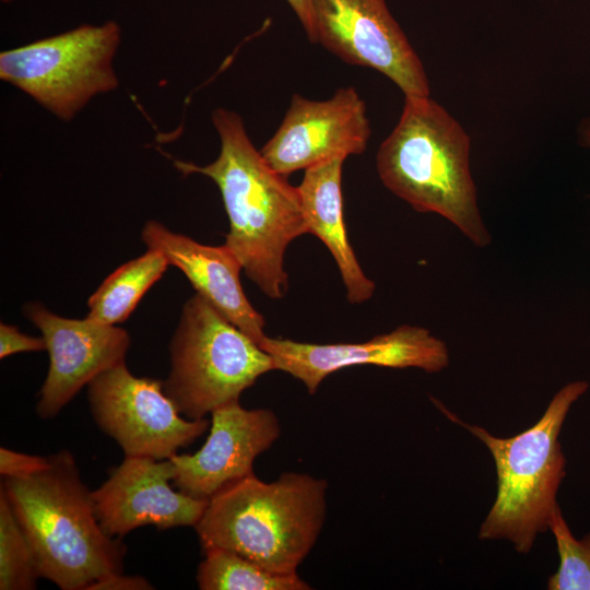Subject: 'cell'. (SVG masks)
Masks as SVG:
<instances>
[{
	"label": "cell",
	"instance_id": "1",
	"mask_svg": "<svg viewBox=\"0 0 590 590\" xmlns=\"http://www.w3.org/2000/svg\"><path fill=\"white\" fill-rule=\"evenodd\" d=\"M212 121L221 139L219 157L206 166L174 164L185 175L201 174L217 185L229 220L224 245L264 295L281 298L288 288L285 250L308 234L298 189L267 163L236 113L217 108Z\"/></svg>",
	"mask_w": 590,
	"mask_h": 590
},
{
	"label": "cell",
	"instance_id": "2",
	"mask_svg": "<svg viewBox=\"0 0 590 590\" xmlns=\"http://www.w3.org/2000/svg\"><path fill=\"white\" fill-rule=\"evenodd\" d=\"M31 545L39 578L62 590H90L123 573L127 547L96 517L92 491L69 450L24 476L3 477L0 488Z\"/></svg>",
	"mask_w": 590,
	"mask_h": 590
},
{
	"label": "cell",
	"instance_id": "3",
	"mask_svg": "<svg viewBox=\"0 0 590 590\" xmlns=\"http://www.w3.org/2000/svg\"><path fill=\"white\" fill-rule=\"evenodd\" d=\"M470 148L469 134L441 105L411 96L380 144L376 166L382 184L415 211L442 216L485 247L491 235L477 204Z\"/></svg>",
	"mask_w": 590,
	"mask_h": 590
},
{
	"label": "cell",
	"instance_id": "4",
	"mask_svg": "<svg viewBox=\"0 0 590 590\" xmlns=\"http://www.w3.org/2000/svg\"><path fill=\"white\" fill-rule=\"evenodd\" d=\"M328 482L284 472L273 482L255 473L209 499L194 526L203 550L237 553L275 574H294L316 544L327 512Z\"/></svg>",
	"mask_w": 590,
	"mask_h": 590
},
{
	"label": "cell",
	"instance_id": "5",
	"mask_svg": "<svg viewBox=\"0 0 590 590\" xmlns=\"http://www.w3.org/2000/svg\"><path fill=\"white\" fill-rule=\"evenodd\" d=\"M588 388L583 380L566 384L533 426L509 438L495 437L483 427L460 421L433 399L451 421L482 440L494 459L497 495L481 524L480 539H507L517 552L528 553L536 534L548 530L558 506L556 495L566 475L559 433L571 405Z\"/></svg>",
	"mask_w": 590,
	"mask_h": 590
},
{
	"label": "cell",
	"instance_id": "6",
	"mask_svg": "<svg viewBox=\"0 0 590 590\" xmlns=\"http://www.w3.org/2000/svg\"><path fill=\"white\" fill-rule=\"evenodd\" d=\"M169 356L164 391L190 420L239 401L260 376L275 369L269 353L199 294L182 306Z\"/></svg>",
	"mask_w": 590,
	"mask_h": 590
},
{
	"label": "cell",
	"instance_id": "7",
	"mask_svg": "<svg viewBox=\"0 0 590 590\" xmlns=\"http://www.w3.org/2000/svg\"><path fill=\"white\" fill-rule=\"evenodd\" d=\"M120 40L115 22L39 39L0 54L1 80L61 119H71L93 96L117 87L111 61Z\"/></svg>",
	"mask_w": 590,
	"mask_h": 590
},
{
	"label": "cell",
	"instance_id": "8",
	"mask_svg": "<svg viewBox=\"0 0 590 590\" xmlns=\"http://www.w3.org/2000/svg\"><path fill=\"white\" fill-rule=\"evenodd\" d=\"M87 400L94 422L125 456L170 459L211 424L181 415L163 381L134 376L126 362L94 378L87 385Z\"/></svg>",
	"mask_w": 590,
	"mask_h": 590
},
{
	"label": "cell",
	"instance_id": "9",
	"mask_svg": "<svg viewBox=\"0 0 590 590\" xmlns=\"http://www.w3.org/2000/svg\"><path fill=\"white\" fill-rule=\"evenodd\" d=\"M315 43L343 61L377 70L405 97L429 96L423 63L385 0H311Z\"/></svg>",
	"mask_w": 590,
	"mask_h": 590
},
{
	"label": "cell",
	"instance_id": "10",
	"mask_svg": "<svg viewBox=\"0 0 590 590\" xmlns=\"http://www.w3.org/2000/svg\"><path fill=\"white\" fill-rule=\"evenodd\" d=\"M22 311L42 332L49 354L36 404L42 420L54 418L99 374L126 362L131 340L117 324L64 318L39 302L24 304Z\"/></svg>",
	"mask_w": 590,
	"mask_h": 590
},
{
	"label": "cell",
	"instance_id": "11",
	"mask_svg": "<svg viewBox=\"0 0 590 590\" xmlns=\"http://www.w3.org/2000/svg\"><path fill=\"white\" fill-rule=\"evenodd\" d=\"M259 346L272 356L275 369L300 380L309 394L316 393L327 376L351 366L438 373L449 364L446 343L428 329L410 324L359 343L316 344L266 335Z\"/></svg>",
	"mask_w": 590,
	"mask_h": 590
},
{
	"label": "cell",
	"instance_id": "12",
	"mask_svg": "<svg viewBox=\"0 0 590 590\" xmlns=\"http://www.w3.org/2000/svg\"><path fill=\"white\" fill-rule=\"evenodd\" d=\"M370 137L365 102L352 86L326 101L294 94L274 135L260 151L267 163L287 176L333 157L362 154Z\"/></svg>",
	"mask_w": 590,
	"mask_h": 590
},
{
	"label": "cell",
	"instance_id": "13",
	"mask_svg": "<svg viewBox=\"0 0 590 590\" xmlns=\"http://www.w3.org/2000/svg\"><path fill=\"white\" fill-rule=\"evenodd\" d=\"M175 475L170 459L125 456L92 497L96 517L110 536L122 538L134 529L160 530L194 527L209 500L192 497L169 485Z\"/></svg>",
	"mask_w": 590,
	"mask_h": 590
},
{
	"label": "cell",
	"instance_id": "14",
	"mask_svg": "<svg viewBox=\"0 0 590 590\" xmlns=\"http://www.w3.org/2000/svg\"><path fill=\"white\" fill-rule=\"evenodd\" d=\"M281 425L270 409H245L239 401L211 413L210 433L194 453H176L174 485L201 499H211L228 485L253 473L256 458L280 437Z\"/></svg>",
	"mask_w": 590,
	"mask_h": 590
},
{
	"label": "cell",
	"instance_id": "15",
	"mask_svg": "<svg viewBox=\"0 0 590 590\" xmlns=\"http://www.w3.org/2000/svg\"><path fill=\"white\" fill-rule=\"evenodd\" d=\"M141 238L148 249L162 252L178 268L197 294L259 344L264 319L247 299L239 274L243 266L226 245L209 246L172 232L157 221L144 224Z\"/></svg>",
	"mask_w": 590,
	"mask_h": 590
},
{
	"label": "cell",
	"instance_id": "16",
	"mask_svg": "<svg viewBox=\"0 0 590 590\" xmlns=\"http://www.w3.org/2000/svg\"><path fill=\"white\" fill-rule=\"evenodd\" d=\"M338 156L305 169L297 186L308 234L318 237L334 258L351 304L368 300L376 288L359 266L343 221L342 166Z\"/></svg>",
	"mask_w": 590,
	"mask_h": 590
},
{
	"label": "cell",
	"instance_id": "17",
	"mask_svg": "<svg viewBox=\"0 0 590 590\" xmlns=\"http://www.w3.org/2000/svg\"><path fill=\"white\" fill-rule=\"evenodd\" d=\"M168 266L165 256L153 249L123 263L90 296L86 318L106 324L123 322Z\"/></svg>",
	"mask_w": 590,
	"mask_h": 590
},
{
	"label": "cell",
	"instance_id": "18",
	"mask_svg": "<svg viewBox=\"0 0 590 590\" xmlns=\"http://www.w3.org/2000/svg\"><path fill=\"white\" fill-rule=\"evenodd\" d=\"M197 569L201 590H310L311 586L294 574H275L248 558L220 547L203 550Z\"/></svg>",
	"mask_w": 590,
	"mask_h": 590
},
{
	"label": "cell",
	"instance_id": "19",
	"mask_svg": "<svg viewBox=\"0 0 590 590\" xmlns=\"http://www.w3.org/2000/svg\"><path fill=\"white\" fill-rule=\"evenodd\" d=\"M37 578L31 545L0 489V589L33 590Z\"/></svg>",
	"mask_w": 590,
	"mask_h": 590
},
{
	"label": "cell",
	"instance_id": "20",
	"mask_svg": "<svg viewBox=\"0 0 590 590\" xmlns=\"http://www.w3.org/2000/svg\"><path fill=\"white\" fill-rule=\"evenodd\" d=\"M559 555L557 571L547 580L548 590H590V532L576 539L557 506L551 517Z\"/></svg>",
	"mask_w": 590,
	"mask_h": 590
},
{
	"label": "cell",
	"instance_id": "21",
	"mask_svg": "<svg viewBox=\"0 0 590 590\" xmlns=\"http://www.w3.org/2000/svg\"><path fill=\"white\" fill-rule=\"evenodd\" d=\"M48 464V456H35L0 448V474L2 477L24 476Z\"/></svg>",
	"mask_w": 590,
	"mask_h": 590
},
{
	"label": "cell",
	"instance_id": "22",
	"mask_svg": "<svg viewBox=\"0 0 590 590\" xmlns=\"http://www.w3.org/2000/svg\"><path fill=\"white\" fill-rule=\"evenodd\" d=\"M46 350L43 337H31L22 333L15 326L0 323V358L21 352Z\"/></svg>",
	"mask_w": 590,
	"mask_h": 590
},
{
	"label": "cell",
	"instance_id": "23",
	"mask_svg": "<svg viewBox=\"0 0 590 590\" xmlns=\"http://www.w3.org/2000/svg\"><path fill=\"white\" fill-rule=\"evenodd\" d=\"M154 587L142 576L114 574L97 582L90 590H150Z\"/></svg>",
	"mask_w": 590,
	"mask_h": 590
},
{
	"label": "cell",
	"instance_id": "24",
	"mask_svg": "<svg viewBox=\"0 0 590 590\" xmlns=\"http://www.w3.org/2000/svg\"><path fill=\"white\" fill-rule=\"evenodd\" d=\"M300 21L309 40L315 43V26L311 0H286Z\"/></svg>",
	"mask_w": 590,
	"mask_h": 590
},
{
	"label": "cell",
	"instance_id": "25",
	"mask_svg": "<svg viewBox=\"0 0 590 590\" xmlns=\"http://www.w3.org/2000/svg\"><path fill=\"white\" fill-rule=\"evenodd\" d=\"M581 143L590 149V117L586 118L579 128Z\"/></svg>",
	"mask_w": 590,
	"mask_h": 590
}]
</instances>
